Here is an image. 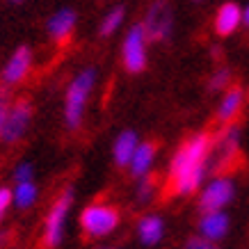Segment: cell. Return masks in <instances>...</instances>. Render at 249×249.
Segmentation results:
<instances>
[{
	"mask_svg": "<svg viewBox=\"0 0 249 249\" xmlns=\"http://www.w3.org/2000/svg\"><path fill=\"white\" fill-rule=\"evenodd\" d=\"M124 16H126V9L124 7L110 9V12L103 16V21H101L98 35H101V37H110V35H114V32L119 30V25L124 23Z\"/></svg>",
	"mask_w": 249,
	"mask_h": 249,
	"instance_id": "ac0fdd59",
	"label": "cell"
},
{
	"mask_svg": "<svg viewBox=\"0 0 249 249\" xmlns=\"http://www.w3.org/2000/svg\"><path fill=\"white\" fill-rule=\"evenodd\" d=\"M0 242H2V235H0Z\"/></svg>",
	"mask_w": 249,
	"mask_h": 249,
	"instance_id": "83f0119b",
	"label": "cell"
},
{
	"mask_svg": "<svg viewBox=\"0 0 249 249\" xmlns=\"http://www.w3.org/2000/svg\"><path fill=\"white\" fill-rule=\"evenodd\" d=\"M121 222L119 208L110 204H89L80 213V229L87 238H107L117 231Z\"/></svg>",
	"mask_w": 249,
	"mask_h": 249,
	"instance_id": "277c9868",
	"label": "cell"
},
{
	"mask_svg": "<svg viewBox=\"0 0 249 249\" xmlns=\"http://www.w3.org/2000/svg\"><path fill=\"white\" fill-rule=\"evenodd\" d=\"M12 2H23V0H12Z\"/></svg>",
	"mask_w": 249,
	"mask_h": 249,
	"instance_id": "4316f807",
	"label": "cell"
},
{
	"mask_svg": "<svg viewBox=\"0 0 249 249\" xmlns=\"http://www.w3.org/2000/svg\"><path fill=\"white\" fill-rule=\"evenodd\" d=\"M235 196V183L229 176H215L201 188L199 195V211H224Z\"/></svg>",
	"mask_w": 249,
	"mask_h": 249,
	"instance_id": "52a82bcc",
	"label": "cell"
},
{
	"mask_svg": "<svg viewBox=\"0 0 249 249\" xmlns=\"http://www.w3.org/2000/svg\"><path fill=\"white\" fill-rule=\"evenodd\" d=\"M137 144H140V137H137L135 130H121L117 140L112 144V158L117 167H128L133 153H135Z\"/></svg>",
	"mask_w": 249,
	"mask_h": 249,
	"instance_id": "2e32d148",
	"label": "cell"
},
{
	"mask_svg": "<svg viewBox=\"0 0 249 249\" xmlns=\"http://www.w3.org/2000/svg\"><path fill=\"white\" fill-rule=\"evenodd\" d=\"M135 231H137L140 245H144V247H156V245H160L162 238H165V219L160 217V215H153V213L142 215L140 222H137Z\"/></svg>",
	"mask_w": 249,
	"mask_h": 249,
	"instance_id": "8fae6325",
	"label": "cell"
},
{
	"mask_svg": "<svg viewBox=\"0 0 249 249\" xmlns=\"http://www.w3.org/2000/svg\"><path fill=\"white\" fill-rule=\"evenodd\" d=\"M213 135L208 133H196L190 140L178 146L169 162V185L172 192L178 196H190L201 188L206 174L211 169L208 158H211Z\"/></svg>",
	"mask_w": 249,
	"mask_h": 249,
	"instance_id": "6da1fadb",
	"label": "cell"
},
{
	"mask_svg": "<svg viewBox=\"0 0 249 249\" xmlns=\"http://www.w3.org/2000/svg\"><path fill=\"white\" fill-rule=\"evenodd\" d=\"M12 181L21 183V181H35V167L30 162H18L12 172Z\"/></svg>",
	"mask_w": 249,
	"mask_h": 249,
	"instance_id": "44dd1931",
	"label": "cell"
},
{
	"mask_svg": "<svg viewBox=\"0 0 249 249\" xmlns=\"http://www.w3.org/2000/svg\"><path fill=\"white\" fill-rule=\"evenodd\" d=\"M137 190H135V201L140 206H146L153 201V196H156V181H153L151 176L146 174L142 178H137Z\"/></svg>",
	"mask_w": 249,
	"mask_h": 249,
	"instance_id": "d6986e66",
	"label": "cell"
},
{
	"mask_svg": "<svg viewBox=\"0 0 249 249\" xmlns=\"http://www.w3.org/2000/svg\"><path fill=\"white\" fill-rule=\"evenodd\" d=\"M98 249H124V247H117V245H103V247H98Z\"/></svg>",
	"mask_w": 249,
	"mask_h": 249,
	"instance_id": "484cf974",
	"label": "cell"
},
{
	"mask_svg": "<svg viewBox=\"0 0 249 249\" xmlns=\"http://www.w3.org/2000/svg\"><path fill=\"white\" fill-rule=\"evenodd\" d=\"M229 229H231V219L224 211H208L201 213V217H199V235H204L213 242L227 238Z\"/></svg>",
	"mask_w": 249,
	"mask_h": 249,
	"instance_id": "30bf717a",
	"label": "cell"
},
{
	"mask_svg": "<svg viewBox=\"0 0 249 249\" xmlns=\"http://www.w3.org/2000/svg\"><path fill=\"white\" fill-rule=\"evenodd\" d=\"M156 144L153 142H140L137 144L135 153L128 162V172L133 178H142L146 174H151L153 169V162H156Z\"/></svg>",
	"mask_w": 249,
	"mask_h": 249,
	"instance_id": "5bb4252c",
	"label": "cell"
},
{
	"mask_svg": "<svg viewBox=\"0 0 249 249\" xmlns=\"http://www.w3.org/2000/svg\"><path fill=\"white\" fill-rule=\"evenodd\" d=\"M73 28H76V12L69 7L55 12V14L48 18V23H46V30H48L51 39L57 41V44H60V41H67V39L71 37Z\"/></svg>",
	"mask_w": 249,
	"mask_h": 249,
	"instance_id": "4fadbf2b",
	"label": "cell"
},
{
	"mask_svg": "<svg viewBox=\"0 0 249 249\" xmlns=\"http://www.w3.org/2000/svg\"><path fill=\"white\" fill-rule=\"evenodd\" d=\"M96 69L87 67L69 83L67 94H64V124L69 130H78L83 126L85 110H87L91 91L96 87Z\"/></svg>",
	"mask_w": 249,
	"mask_h": 249,
	"instance_id": "7a4b0ae2",
	"label": "cell"
},
{
	"mask_svg": "<svg viewBox=\"0 0 249 249\" xmlns=\"http://www.w3.org/2000/svg\"><path fill=\"white\" fill-rule=\"evenodd\" d=\"M242 23H245V25L249 28V5H247V9L242 12Z\"/></svg>",
	"mask_w": 249,
	"mask_h": 249,
	"instance_id": "d4e9b609",
	"label": "cell"
},
{
	"mask_svg": "<svg viewBox=\"0 0 249 249\" xmlns=\"http://www.w3.org/2000/svg\"><path fill=\"white\" fill-rule=\"evenodd\" d=\"M144 32L149 41H165L172 35V25H174V14H172V5L167 0H156L151 2V7L146 9L144 16Z\"/></svg>",
	"mask_w": 249,
	"mask_h": 249,
	"instance_id": "ba28073f",
	"label": "cell"
},
{
	"mask_svg": "<svg viewBox=\"0 0 249 249\" xmlns=\"http://www.w3.org/2000/svg\"><path fill=\"white\" fill-rule=\"evenodd\" d=\"M12 199H14V206L18 208V211H28V208H32L39 199L37 183L35 181L14 183V188H12Z\"/></svg>",
	"mask_w": 249,
	"mask_h": 249,
	"instance_id": "e0dca14e",
	"label": "cell"
},
{
	"mask_svg": "<svg viewBox=\"0 0 249 249\" xmlns=\"http://www.w3.org/2000/svg\"><path fill=\"white\" fill-rule=\"evenodd\" d=\"M242 103H245V91H242L240 87H229L227 94H224L222 101H219L217 114H215L219 124H222V126L233 124L242 110Z\"/></svg>",
	"mask_w": 249,
	"mask_h": 249,
	"instance_id": "7c38bea8",
	"label": "cell"
},
{
	"mask_svg": "<svg viewBox=\"0 0 249 249\" xmlns=\"http://www.w3.org/2000/svg\"><path fill=\"white\" fill-rule=\"evenodd\" d=\"M32 124V103L30 101H16L12 103L2 124V133H0V142L16 144L28 135Z\"/></svg>",
	"mask_w": 249,
	"mask_h": 249,
	"instance_id": "8992f818",
	"label": "cell"
},
{
	"mask_svg": "<svg viewBox=\"0 0 249 249\" xmlns=\"http://www.w3.org/2000/svg\"><path fill=\"white\" fill-rule=\"evenodd\" d=\"M14 206V199H12V190L9 188H0V224H2V219L7 217L9 208Z\"/></svg>",
	"mask_w": 249,
	"mask_h": 249,
	"instance_id": "603a6c76",
	"label": "cell"
},
{
	"mask_svg": "<svg viewBox=\"0 0 249 249\" xmlns=\"http://www.w3.org/2000/svg\"><path fill=\"white\" fill-rule=\"evenodd\" d=\"M73 188H64L57 195V199L53 201V206L48 208L44 219V245L46 247H60L62 240H64V233H67V219L69 213H71V206H73Z\"/></svg>",
	"mask_w": 249,
	"mask_h": 249,
	"instance_id": "3957f363",
	"label": "cell"
},
{
	"mask_svg": "<svg viewBox=\"0 0 249 249\" xmlns=\"http://www.w3.org/2000/svg\"><path fill=\"white\" fill-rule=\"evenodd\" d=\"M9 106H12L9 91L5 89V87H0V133H2V124H5V117H7Z\"/></svg>",
	"mask_w": 249,
	"mask_h": 249,
	"instance_id": "cb8c5ba5",
	"label": "cell"
},
{
	"mask_svg": "<svg viewBox=\"0 0 249 249\" xmlns=\"http://www.w3.org/2000/svg\"><path fill=\"white\" fill-rule=\"evenodd\" d=\"M183 249H222V247H219L217 242L204 238V235H192V238H188V242H185Z\"/></svg>",
	"mask_w": 249,
	"mask_h": 249,
	"instance_id": "7402d4cb",
	"label": "cell"
},
{
	"mask_svg": "<svg viewBox=\"0 0 249 249\" xmlns=\"http://www.w3.org/2000/svg\"><path fill=\"white\" fill-rule=\"evenodd\" d=\"M32 69V51L28 46H18L14 53L9 55V60L5 62V67L0 71V80L5 87H14V85L23 83Z\"/></svg>",
	"mask_w": 249,
	"mask_h": 249,
	"instance_id": "9c48e42d",
	"label": "cell"
},
{
	"mask_svg": "<svg viewBox=\"0 0 249 249\" xmlns=\"http://www.w3.org/2000/svg\"><path fill=\"white\" fill-rule=\"evenodd\" d=\"M229 87H231V71L224 67L217 69V71L211 76V80H208V89L222 91V89H229Z\"/></svg>",
	"mask_w": 249,
	"mask_h": 249,
	"instance_id": "ffe728a7",
	"label": "cell"
},
{
	"mask_svg": "<svg viewBox=\"0 0 249 249\" xmlns=\"http://www.w3.org/2000/svg\"><path fill=\"white\" fill-rule=\"evenodd\" d=\"M240 23H242V9L235 2H224L217 9L213 25H215V32L219 37H229V35H233L240 28Z\"/></svg>",
	"mask_w": 249,
	"mask_h": 249,
	"instance_id": "9a60e30c",
	"label": "cell"
},
{
	"mask_svg": "<svg viewBox=\"0 0 249 249\" xmlns=\"http://www.w3.org/2000/svg\"><path fill=\"white\" fill-rule=\"evenodd\" d=\"M146 44H149V37L144 32V25L135 23L126 32L124 44H121V60L128 73H142L146 69Z\"/></svg>",
	"mask_w": 249,
	"mask_h": 249,
	"instance_id": "5b68a950",
	"label": "cell"
}]
</instances>
